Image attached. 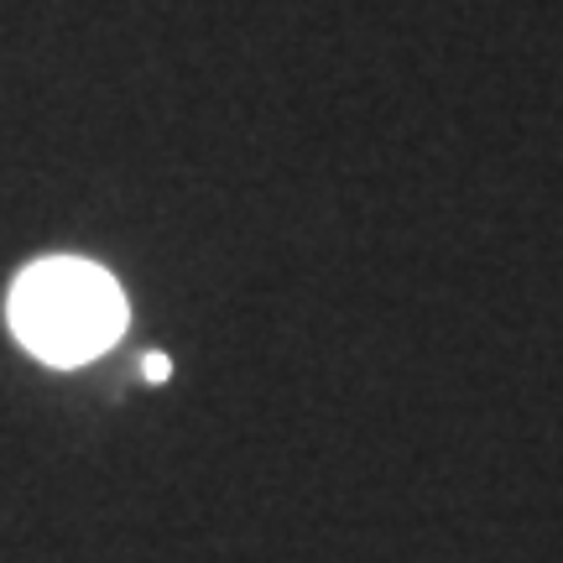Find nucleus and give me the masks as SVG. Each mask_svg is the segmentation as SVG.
Segmentation results:
<instances>
[{"label":"nucleus","mask_w":563,"mask_h":563,"mask_svg":"<svg viewBox=\"0 0 563 563\" xmlns=\"http://www.w3.org/2000/svg\"><path fill=\"white\" fill-rule=\"evenodd\" d=\"M11 329L37 361L84 365L121 340L125 298L110 272L58 256L21 272L11 287Z\"/></svg>","instance_id":"nucleus-1"},{"label":"nucleus","mask_w":563,"mask_h":563,"mask_svg":"<svg viewBox=\"0 0 563 563\" xmlns=\"http://www.w3.org/2000/svg\"><path fill=\"white\" fill-rule=\"evenodd\" d=\"M167 371H173V365L162 361V355H152V361H146V376H152V382H167Z\"/></svg>","instance_id":"nucleus-2"}]
</instances>
